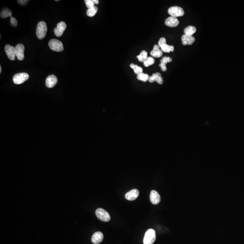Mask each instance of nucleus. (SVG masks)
I'll return each mask as SVG.
<instances>
[{
    "label": "nucleus",
    "mask_w": 244,
    "mask_h": 244,
    "mask_svg": "<svg viewBox=\"0 0 244 244\" xmlns=\"http://www.w3.org/2000/svg\"><path fill=\"white\" fill-rule=\"evenodd\" d=\"M47 32V26L46 23L43 21L38 22L37 26L36 31L37 37L39 39H43L46 36Z\"/></svg>",
    "instance_id": "f257e3e1"
},
{
    "label": "nucleus",
    "mask_w": 244,
    "mask_h": 244,
    "mask_svg": "<svg viewBox=\"0 0 244 244\" xmlns=\"http://www.w3.org/2000/svg\"><path fill=\"white\" fill-rule=\"evenodd\" d=\"M156 239V232L152 229L147 230L145 234L144 244H153Z\"/></svg>",
    "instance_id": "f03ea898"
},
{
    "label": "nucleus",
    "mask_w": 244,
    "mask_h": 244,
    "mask_svg": "<svg viewBox=\"0 0 244 244\" xmlns=\"http://www.w3.org/2000/svg\"><path fill=\"white\" fill-rule=\"evenodd\" d=\"M49 45L51 50L56 52H62L64 50L63 44L58 39H51L49 42Z\"/></svg>",
    "instance_id": "7ed1b4c3"
},
{
    "label": "nucleus",
    "mask_w": 244,
    "mask_h": 244,
    "mask_svg": "<svg viewBox=\"0 0 244 244\" xmlns=\"http://www.w3.org/2000/svg\"><path fill=\"white\" fill-rule=\"evenodd\" d=\"M95 214L100 220L105 222H108L110 220V214L102 208H98L95 211Z\"/></svg>",
    "instance_id": "20e7f679"
},
{
    "label": "nucleus",
    "mask_w": 244,
    "mask_h": 244,
    "mask_svg": "<svg viewBox=\"0 0 244 244\" xmlns=\"http://www.w3.org/2000/svg\"><path fill=\"white\" fill-rule=\"evenodd\" d=\"M29 78L28 74L25 72L15 74L13 78V82L16 85L21 84Z\"/></svg>",
    "instance_id": "39448f33"
},
{
    "label": "nucleus",
    "mask_w": 244,
    "mask_h": 244,
    "mask_svg": "<svg viewBox=\"0 0 244 244\" xmlns=\"http://www.w3.org/2000/svg\"><path fill=\"white\" fill-rule=\"evenodd\" d=\"M158 45L159 47H161L162 52L170 53V52H173L174 51V46L167 44L166 39L165 38H160L158 42Z\"/></svg>",
    "instance_id": "423d86ee"
},
{
    "label": "nucleus",
    "mask_w": 244,
    "mask_h": 244,
    "mask_svg": "<svg viewBox=\"0 0 244 244\" xmlns=\"http://www.w3.org/2000/svg\"><path fill=\"white\" fill-rule=\"evenodd\" d=\"M169 14L171 16L176 17L182 16L185 14L184 10L181 7L179 6H172L168 9Z\"/></svg>",
    "instance_id": "0eeeda50"
},
{
    "label": "nucleus",
    "mask_w": 244,
    "mask_h": 244,
    "mask_svg": "<svg viewBox=\"0 0 244 244\" xmlns=\"http://www.w3.org/2000/svg\"><path fill=\"white\" fill-rule=\"evenodd\" d=\"M15 54L17 58L19 60L22 61L24 59V51H25V47L22 44H18L15 47Z\"/></svg>",
    "instance_id": "6e6552de"
},
{
    "label": "nucleus",
    "mask_w": 244,
    "mask_h": 244,
    "mask_svg": "<svg viewBox=\"0 0 244 244\" xmlns=\"http://www.w3.org/2000/svg\"><path fill=\"white\" fill-rule=\"evenodd\" d=\"M5 50L7 55L8 58L11 61H14L16 56L15 48L13 46L7 44L5 47Z\"/></svg>",
    "instance_id": "1a4fd4ad"
},
{
    "label": "nucleus",
    "mask_w": 244,
    "mask_h": 244,
    "mask_svg": "<svg viewBox=\"0 0 244 244\" xmlns=\"http://www.w3.org/2000/svg\"><path fill=\"white\" fill-rule=\"evenodd\" d=\"M66 28V24L64 22H62L58 24L57 26L54 30V32L56 36L61 37L63 34Z\"/></svg>",
    "instance_id": "9d476101"
},
{
    "label": "nucleus",
    "mask_w": 244,
    "mask_h": 244,
    "mask_svg": "<svg viewBox=\"0 0 244 244\" xmlns=\"http://www.w3.org/2000/svg\"><path fill=\"white\" fill-rule=\"evenodd\" d=\"M139 195V192L137 189H133L125 194V197L127 200L133 201L135 200Z\"/></svg>",
    "instance_id": "9b49d317"
},
{
    "label": "nucleus",
    "mask_w": 244,
    "mask_h": 244,
    "mask_svg": "<svg viewBox=\"0 0 244 244\" xmlns=\"http://www.w3.org/2000/svg\"><path fill=\"white\" fill-rule=\"evenodd\" d=\"M58 82V78L56 76L54 75L48 76L46 80V86L49 88L54 87Z\"/></svg>",
    "instance_id": "f8f14e48"
},
{
    "label": "nucleus",
    "mask_w": 244,
    "mask_h": 244,
    "mask_svg": "<svg viewBox=\"0 0 244 244\" xmlns=\"http://www.w3.org/2000/svg\"><path fill=\"white\" fill-rule=\"evenodd\" d=\"M150 201L154 205H157L161 202V198L160 194L156 190H152L150 195Z\"/></svg>",
    "instance_id": "ddd939ff"
},
{
    "label": "nucleus",
    "mask_w": 244,
    "mask_h": 244,
    "mask_svg": "<svg viewBox=\"0 0 244 244\" xmlns=\"http://www.w3.org/2000/svg\"><path fill=\"white\" fill-rule=\"evenodd\" d=\"M104 239V235L103 233L100 231H97L95 232L92 235L91 238V241L94 244H98L101 243Z\"/></svg>",
    "instance_id": "4468645a"
},
{
    "label": "nucleus",
    "mask_w": 244,
    "mask_h": 244,
    "mask_svg": "<svg viewBox=\"0 0 244 244\" xmlns=\"http://www.w3.org/2000/svg\"><path fill=\"white\" fill-rule=\"evenodd\" d=\"M165 24L170 27H175L179 25V21L176 17L170 16L166 20Z\"/></svg>",
    "instance_id": "2eb2a0df"
},
{
    "label": "nucleus",
    "mask_w": 244,
    "mask_h": 244,
    "mask_svg": "<svg viewBox=\"0 0 244 244\" xmlns=\"http://www.w3.org/2000/svg\"><path fill=\"white\" fill-rule=\"evenodd\" d=\"M148 80L150 83H153L154 82H156L159 84H162L163 83V79L161 76V74L158 72L154 73L152 76L149 77Z\"/></svg>",
    "instance_id": "dca6fc26"
},
{
    "label": "nucleus",
    "mask_w": 244,
    "mask_h": 244,
    "mask_svg": "<svg viewBox=\"0 0 244 244\" xmlns=\"http://www.w3.org/2000/svg\"><path fill=\"white\" fill-rule=\"evenodd\" d=\"M181 39L184 45H192L195 42V38L193 36H188L186 34L182 36Z\"/></svg>",
    "instance_id": "f3484780"
},
{
    "label": "nucleus",
    "mask_w": 244,
    "mask_h": 244,
    "mask_svg": "<svg viewBox=\"0 0 244 244\" xmlns=\"http://www.w3.org/2000/svg\"><path fill=\"white\" fill-rule=\"evenodd\" d=\"M163 52L160 50L159 45H155L153 47V50L151 52V55L154 58H160L162 56Z\"/></svg>",
    "instance_id": "a211bd4d"
},
{
    "label": "nucleus",
    "mask_w": 244,
    "mask_h": 244,
    "mask_svg": "<svg viewBox=\"0 0 244 244\" xmlns=\"http://www.w3.org/2000/svg\"><path fill=\"white\" fill-rule=\"evenodd\" d=\"M172 59L171 58L164 57L161 60V64L159 65V66L161 67L162 71L166 72L167 70V67L166 65L168 62H170L172 61Z\"/></svg>",
    "instance_id": "6ab92c4d"
},
{
    "label": "nucleus",
    "mask_w": 244,
    "mask_h": 244,
    "mask_svg": "<svg viewBox=\"0 0 244 244\" xmlns=\"http://www.w3.org/2000/svg\"><path fill=\"white\" fill-rule=\"evenodd\" d=\"M196 31V29L195 27L192 26H190L187 27L184 30V33L186 35L188 36H191L193 35L194 34Z\"/></svg>",
    "instance_id": "aec40b11"
},
{
    "label": "nucleus",
    "mask_w": 244,
    "mask_h": 244,
    "mask_svg": "<svg viewBox=\"0 0 244 244\" xmlns=\"http://www.w3.org/2000/svg\"><path fill=\"white\" fill-rule=\"evenodd\" d=\"M12 12L8 8H4L2 10L0 16L2 18H6L8 17H11Z\"/></svg>",
    "instance_id": "412c9836"
},
{
    "label": "nucleus",
    "mask_w": 244,
    "mask_h": 244,
    "mask_svg": "<svg viewBox=\"0 0 244 244\" xmlns=\"http://www.w3.org/2000/svg\"><path fill=\"white\" fill-rule=\"evenodd\" d=\"M137 58L140 62H145L147 60V58H148L147 52L144 50L142 51L140 54L138 55L137 56Z\"/></svg>",
    "instance_id": "4be33fe9"
},
{
    "label": "nucleus",
    "mask_w": 244,
    "mask_h": 244,
    "mask_svg": "<svg viewBox=\"0 0 244 244\" xmlns=\"http://www.w3.org/2000/svg\"><path fill=\"white\" fill-rule=\"evenodd\" d=\"M98 11V8L97 6H94V7L88 9L87 10V15L89 17H93Z\"/></svg>",
    "instance_id": "5701e85b"
},
{
    "label": "nucleus",
    "mask_w": 244,
    "mask_h": 244,
    "mask_svg": "<svg viewBox=\"0 0 244 244\" xmlns=\"http://www.w3.org/2000/svg\"><path fill=\"white\" fill-rule=\"evenodd\" d=\"M149 78V75L148 74H144V73H143L139 74L137 76V78H138V80L143 82H146L147 80H148Z\"/></svg>",
    "instance_id": "b1692460"
},
{
    "label": "nucleus",
    "mask_w": 244,
    "mask_h": 244,
    "mask_svg": "<svg viewBox=\"0 0 244 244\" xmlns=\"http://www.w3.org/2000/svg\"><path fill=\"white\" fill-rule=\"evenodd\" d=\"M154 62H155V60L153 58L148 57L147 60L143 62L144 65L146 67H148L154 64Z\"/></svg>",
    "instance_id": "393cba45"
},
{
    "label": "nucleus",
    "mask_w": 244,
    "mask_h": 244,
    "mask_svg": "<svg viewBox=\"0 0 244 244\" xmlns=\"http://www.w3.org/2000/svg\"><path fill=\"white\" fill-rule=\"evenodd\" d=\"M133 69H134V72L135 73L137 74L138 75L142 73V71H143L142 68V67L138 66L137 65H135Z\"/></svg>",
    "instance_id": "a878e982"
},
{
    "label": "nucleus",
    "mask_w": 244,
    "mask_h": 244,
    "mask_svg": "<svg viewBox=\"0 0 244 244\" xmlns=\"http://www.w3.org/2000/svg\"><path fill=\"white\" fill-rule=\"evenodd\" d=\"M85 2L86 4V7L88 9L94 6V4L92 2V0H86V1H85Z\"/></svg>",
    "instance_id": "bb28decb"
},
{
    "label": "nucleus",
    "mask_w": 244,
    "mask_h": 244,
    "mask_svg": "<svg viewBox=\"0 0 244 244\" xmlns=\"http://www.w3.org/2000/svg\"><path fill=\"white\" fill-rule=\"evenodd\" d=\"M10 22L11 26L14 27L17 26V25H18V22H17V20L13 17H10Z\"/></svg>",
    "instance_id": "cd10ccee"
},
{
    "label": "nucleus",
    "mask_w": 244,
    "mask_h": 244,
    "mask_svg": "<svg viewBox=\"0 0 244 244\" xmlns=\"http://www.w3.org/2000/svg\"><path fill=\"white\" fill-rule=\"evenodd\" d=\"M29 2V1H27V0H18L17 1L18 3L22 6L26 5Z\"/></svg>",
    "instance_id": "c85d7f7f"
},
{
    "label": "nucleus",
    "mask_w": 244,
    "mask_h": 244,
    "mask_svg": "<svg viewBox=\"0 0 244 244\" xmlns=\"http://www.w3.org/2000/svg\"><path fill=\"white\" fill-rule=\"evenodd\" d=\"M92 2H93L95 4H98L99 3V1L98 0H92Z\"/></svg>",
    "instance_id": "c756f323"
},
{
    "label": "nucleus",
    "mask_w": 244,
    "mask_h": 244,
    "mask_svg": "<svg viewBox=\"0 0 244 244\" xmlns=\"http://www.w3.org/2000/svg\"><path fill=\"white\" fill-rule=\"evenodd\" d=\"M135 65L134 64V63H131L130 65V67H131V68H132V69H133Z\"/></svg>",
    "instance_id": "7c9ffc66"
},
{
    "label": "nucleus",
    "mask_w": 244,
    "mask_h": 244,
    "mask_svg": "<svg viewBox=\"0 0 244 244\" xmlns=\"http://www.w3.org/2000/svg\"><path fill=\"white\" fill-rule=\"evenodd\" d=\"M2 66H0V73H1V72H2Z\"/></svg>",
    "instance_id": "2f4dec72"
}]
</instances>
